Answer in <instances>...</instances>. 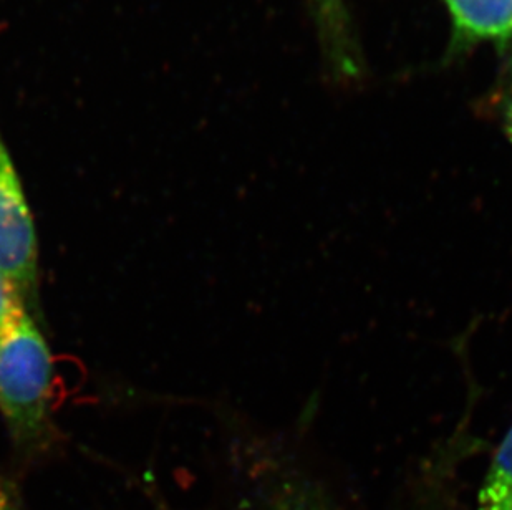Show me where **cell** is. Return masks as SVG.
I'll return each mask as SVG.
<instances>
[{
    "label": "cell",
    "mask_w": 512,
    "mask_h": 510,
    "mask_svg": "<svg viewBox=\"0 0 512 510\" xmlns=\"http://www.w3.org/2000/svg\"><path fill=\"white\" fill-rule=\"evenodd\" d=\"M0 510H14L12 506H10L9 499H7L4 494H0Z\"/></svg>",
    "instance_id": "obj_8"
},
{
    "label": "cell",
    "mask_w": 512,
    "mask_h": 510,
    "mask_svg": "<svg viewBox=\"0 0 512 510\" xmlns=\"http://www.w3.org/2000/svg\"><path fill=\"white\" fill-rule=\"evenodd\" d=\"M37 274V236L29 204L0 140V275L24 294Z\"/></svg>",
    "instance_id": "obj_2"
},
{
    "label": "cell",
    "mask_w": 512,
    "mask_h": 510,
    "mask_svg": "<svg viewBox=\"0 0 512 510\" xmlns=\"http://www.w3.org/2000/svg\"><path fill=\"white\" fill-rule=\"evenodd\" d=\"M506 133H508L509 140L512 141V83L511 97H509L508 108H506Z\"/></svg>",
    "instance_id": "obj_7"
},
{
    "label": "cell",
    "mask_w": 512,
    "mask_h": 510,
    "mask_svg": "<svg viewBox=\"0 0 512 510\" xmlns=\"http://www.w3.org/2000/svg\"><path fill=\"white\" fill-rule=\"evenodd\" d=\"M277 510H330L324 497L307 484H289L276 497Z\"/></svg>",
    "instance_id": "obj_5"
},
{
    "label": "cell",
    "mask_w": 512,
    "mask_h": 510,
    "mask_svg": "<svg viewBox=\"0 0 512 510\" xmlns=\"http://www.w3.org/2000/svg\"><path fill=\"white\" fill-rule=\"evenodd\" d=\"M459 35L504 40L512 35V0H443Z\"/></svg>",
    "instance_id": "obj_3"
},
{
    "label": "cell",
    "mask_w": 512,
    "mask_h": 510,
    "mask_svg": "<svg viewBox=\"0 0 512 510\" xmlns=\"http://www.w3.org/2000/svg\"><path fill=\"white\" fill-rule=\"evenodd\" d=\"M50 381L49 347L20 305L0 330V413L15 439L34 441L44 433Z\"/></svg>",
    "instance_id": "obj_1"
},
{
    "label": "cell",
    "mask_w": 512,
    "mask_h": 510,
    "mask_svg": "<svg viewBox=\"0 0 512 510\" xmlns=\"http://www.w3.org/2000/svg\"><path fill=\"white\" fill-rule=\"evenodd\" d=\"M20 305H22V302H20V295L17 294V290L0 275V330L7 322V318Z\"/></svg>",
    "instance_id": "obj_6"
},
{
    "label": "cell",
    "mask_w": 512,
    "mask_h": 510,
    "mask_svg": "<svg viewBox=\"0 0 512 510\" xmlns=\"http://www.w3.org/2000/svg\"><path fill=\"white\" fill-rule=\"evenodd\" d=\"M478 510H512V428L491 462L479 492Z\"/></svg>",
    "instance_id": "obj_4"
}]
</instances>
